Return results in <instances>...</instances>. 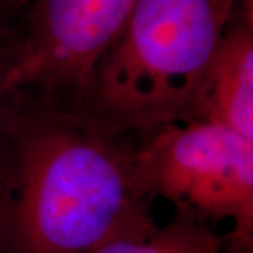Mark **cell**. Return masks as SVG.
Segmentation results:
<instances>
[{
	"instance_id": "ba28073f",
	"label": "cell",
	"mask_w": 253,
	"mask_h": 253,
	"mask_svg": "<svg viewBox=\"0 0 253 253\" xmlns=\"http://www.w3.org/2000/svg\"><path fill=\"white\" fill-rule=\"evenodd\" d=\"M6 18L0 14V71L3 73L4 69V63H6V56H7V51H9L10 41L13 33H10V30L6 26Z\"/></svg>"
},
{
	"instance_id": "7a4b0ae2",
	"label": "cell",
	"mask_w": 253,
	"mask_h": 253,
	"mask_svg": "<svg viewBox=\"0 0 253 253\" xmlns=\"http://www.w3.org/2000/svg\"><path fill=\"white\" fill-rule=\"evenodd\" d=\"M242 0H136L78 111L146 135L184 120Z\"/></svg>"
},
{
	"instance_id": "6da1fadb",
	"label": "cell",
	"mask_w": 253,
	"mask_h": 253,
	"mask_svg": "<svg viewBox=\"0 0 253 253\" xmlns=\"http://www.w3.org/2000/svg\"><path fill=\"white\" fill-rule=\"evenodd\" d=\"M14 100L0 149V253H90L158 228L120 136L78 110Z\"/></svg>"
},
{
	"instance_id": "8992f818",
	"label": "cell",
	"mask_w": 253,
	"mask_h": 253,
	"mask_svg": "<svg viewBox=\"0 0 253 253\" xmlns=\"http://www.w3.org/2000/svg\"><path fill=\"white\" fill-rule=\"evenodd\" d=\"M90 253H225V236L197 215L176 211L151 234L117 238Z\"/></svg>"
},
{
	"instance_id": "3957f363",
	"label": "cell",
	"mask_w": 253,
	"mask_h": 253,
	"mask_svg": "<svg viewBox=\"0 0 253 253\" xmlns=\"http://www.w3.org/2000/svg\"><path fill=\"white\" fill-rule=\"evenodd\" d=\"M129 162L148 203L161 197L210 224L229 221L225 253H252L253 141L212 123L174 121L129 148Z\"/></svg>"
},
{
	"instance_id": "277c9868",
	"label": "cell",
	"mask_w": 253,
	"mask_h": 253,
	"mask_svg": "<svg viewBox=\"0 0 253 253\" xmlns=\"http://www.w3.org/2000/svg\"><path fill=\"white\" fill-rule=\"evenodd\" d=\"M136 0H28L3 87L14 99L78 109Z\"/></svg>"
},
{
	"instance_id": "52a82bcc",
	"label": "cell",
	"mask_w": 253,
	"mask_h": 253,
	"mask_svg": "<svg viewBox=\"0 0 253 253\" xmlns=\"http://www.w3.org/2000/svg\"><path fill=\"white\" fill-rule=\"evenodd\" d=\"M3 73L0 71V149L6 139L11 120L16 111V100L3 87Z\"/></svg>"
},
{
	"instance_id": "5b68a950",
	"label": "cell",
	"mask_w": 253,
	"mask_h": 253,
	"mask_svg": "<svg viewBox=\"0 0 253 253\" xmlns=\"http://www.w3.org/2000/svg\"><path fill=\"white\" fill-rule=\"evenodd\" d=\"M226 126L253 141L252 0H242L214 61L181 121Z\"/></svg>"
},
{
	"instance_id": "9c48e42d",
	"label": "cell",
	"mask_w": 253,
	"mask_h": 253,
	"mask_svg": "<svg viewBox=\"0 0 253 253\" xmlns=\"http://www.w3.org/2000/svg\"><path fill=\"white\" fill-rule=\"evenodd\" d=\"M27 3L28 0H0V14L7 20L11 14L24 10Z\"/></svg>"
}]
</instances>
